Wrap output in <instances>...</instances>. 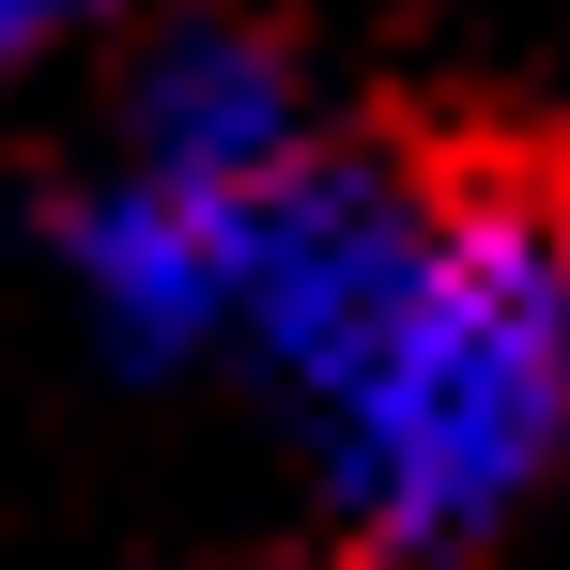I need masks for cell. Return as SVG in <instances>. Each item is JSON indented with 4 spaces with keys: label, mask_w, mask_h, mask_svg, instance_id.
<instances>
[{
    "label": "cell",
    "mask_w": 570,
    "mask_h": 570,
    "mask_svg": "<svg viewBox=\"0 0 570 570\" xmlns=\"http://www.w3.org/2000/svg\"><path fill=\"white\" fill-rule=\"evenodd\" d=\"M324 139L340 124H324L308 47L278 16H247V0H155L124 78H108V124H94L108 170H155V186H200V200H263Z\"/></svg>",
    "instance_id": "3"
},
{
    "label": "cell",
    "mask_w": 570,
    "mask_h": 570,
    "mask_svg": "<svg viewBox=\"0 0 570 570\" xmlns=\"http://www.w3.org/2000/svg\"><path fill=\"white\" fill-rule=\"evenodd\" d=\"M232 570H293V556H232Z\"/></svg>",
    "instance_id": "5"
},
{
    "label": "cell",
    "mask_w": 570,
    "mask_h": 570,
    "mask_svg": "<svg viewBox=\"0 0 570 570\" xmlns=\"http://www.w3.org/2000/svg\"><path fill=\"white\" fill-rule=\"evenodd\" d=\"M247 216L263 200H200L155 186V170H108L78 155L62 200H47V278H62V324L108 385H200L232 371V324H247Z\"/></svg>",
    "instance_id": "2"
},
{
    "label": "cell",
    "mask_w": 570,
    "mask_h": 570,
    "mask_svg": "<svg viewBox=\"0 0 570 570\" xmlns=\"http://www.w3.org/2000/svg\"><path fill=\"white\" fill-rule=\"evenodd\" d=\"M94 16H108V0H0V94H16V78H47Z\"/></svg>",
    "instance_id": "4"
},
{
    "label": "cell",
    "mask_w": 570,
    "mask_h": 570,
    "mask_svg": "<svg viewBox=\"0 0 570 570\" xmlns=\"http://www.w3.org/2000/svg\"><path fill=\"white\" fill-rule=\"evenodd\" d=\"M340 570H478L570 478V186L432 155L371 308L278 385Z\"/></svg>",
    "instance_id": "1"
}]
</instances>
